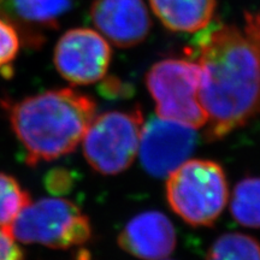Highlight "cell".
I'll return each instance as SVG.
<instances>
[{
    "label": "cell",
    "mask_w": 260,
    "mask_h": 260,
    "mask_svg": "<svg viewBox=\"0 0 260 260\" xmlns=\"http://www.w3.org/2000/svg\"><path fill=\"white\" fill-rule=\"evenodd\" d=\"M149 5L169 30L199 32L212 22L217 0H149Z\"/></svg>",
    "instance_id": "7c38bea8"
},
{
    "label": "cell",
    "mask_w": 260,
    "mask_h": 260,
    "mask_svg": "<svg viewBox=\"0 0 260 260\" xmlns=\"http://www.w3.org/2000/svg\"><path fill=\"white\" fill-rule=\"evenodd\" d=\"M71 178L68 175V171L65 170H54L50 172V175L47 176V189L52 191L53 194L61 193V191H67L71 186Z\"/></svg>",
    "instance_id": "ac0fdd59"
},
{
    "label": "cell",
    "mask_w": 260,
    "mask_h": 260,
    "mask_svg": "<svg viewBox=\"0 0 260 260\" xmlns=\"http://www.w3.org/2000/svg\"><path fill=\"white\" fill-rule=\"evenodd\" d=\"M23 39L16 25L0 17V70L9 67L17 58Z\"/></svg>",
    "instance_id": "2e32d148"
},
{
    "label": "cell",
    "mask_w": 260,
    "mask_h": 260,
    "mask_svg": "<svg viewBox=\"0 0 260 260\" xmlns=\"http://www.w3.org/2000/svg\"><path fill=\"white\" fill-rule=\"evenodd\" d=\"M53 61L64 80L76 86H86L104 79L111 61V47L96 30L73 28L57 41Z\"/></svg>",
    "instance_id": "52a82bcc"
},
{
    "label": "cell",
    "mask_w": 260,
    "mask_h": 260,
    "mask_svg": "<svg viewBox=\"0 0 260 260\" xmlns=\"http://www.w3.org/2000/svg\"><path fill=\"white\" fill-rule=\"evenodd\" d=\"M6 232L17 242L68 249L89 241L92 225L71 201L44 198L30 201Z\"/></svg>",
    "instance_id": "277c9868"
},
{
    "label": "cell",
    "mask_w": 260,
    "mask_h": 260,
    "mask_svg": "<svg viewBox=\"0 0 260 260\" xmlns=\"http://www.w3.org/2000/svg\"><path fill=\"white\" fill-rule=\"evenodd\" d=\"M199 32L205 136L216 141L260 116V12L241 25L210 24Z\"/></svg>",
    "instance_id": "6da1fadb"
},
{
    "label": "cell",
    "mask_w": 260,
    "mask_h": 260,
    "mask_svg": "<svg viewBox=\"0 0 260 260\" xmlns=\"http://www.w3.org/2000/svg\"><path fill=\"white\" fill-rule=\"evenodd\" d=\"M142 128L140 109L94 117L82 140L84 158L100 174H121L138 155Z\"/></svg>",
    "instance_id": "8992f818"
},
{
    "label": "cell",
    "mask_w": 260,
    "mask_h": 260,
    "mask_svg": "<svg viewBox=\"0 0 260 260\" xmlns=\"http://www.w3.org/2000/svg\"><path fill=\"white\" fill-rule=\"evenodd\" d=\"M90 17L96 31L121 48L141 44L151 30V17L144 0H94Z\"/></svg>",
    "instance_id": "9c48e42d"
},
{
    "label": "cell",
    "mask_w": 260,
    "mask_h": 260,
    "mask_svg": "<svg viewBox=\"0 0 260 260\" xmlns=\"http://www.w3.org/2000/svg\"><path fill=\"white\" fill-rule=\"evenodd\" d=\"M71 6L73 0H0V17L16 25L25 47L39 48Z\"/></svg>",
    "instance_id": "8fae6325"
},
{
    "label": "cell",
    "mask_w": 260,
    "mask_h": 260,
    "mask_svg": "<svg viewBox=\"0 0 260 260\" xmlns=\"http://www.w3.org/2000/svg\"><path fill=\"white\" fill-rule=\"evenodd\" d=\"M0 260H24L17 241L4 229H0Z\"/></svg>",
    "instance_id": "e0dca14e"
},
{
    "label": "cell",
    "mask_w": 260,
    "mask_h": 260,
    "mask_svg": "<svg viewBox=\"0 0 260 260\" xmlns=\"http://www.w3.org/2000/svg\"><path fill=\"white\" fill-rule=\"evenodd\" d=\"M206 260H260V243L246 234H223L211 246Z\"/></svg>",
    "instance_id": "5bb4252c"
},
{
    "label": "cell",
    "mask_w": 260,
    "mask_h": 260,
    "mask_svg": "<svg viewBox=\"0 0 260 260\" xmlns=\"http://www.w3.org/2000/svg\"><path fill=\"white\" fill-rule=\"evenodd\" d=\"M230 211L243 226L260 228V177L243 178L233 190Z\"/></svg>",
    "instance_id": "4fadbf2b"
},
{
    "label": "cell",
    "mask_w": 260,
    "mask_h": 260,
    "mask_svg": "<svg viewBox=\"0 0 260 260\" xmlns=\"http://www.w3.org/2000/svg\"><path fill=\"white\" fill-rule=\"evenodd\" d=\"M118 245L139 259L162 260L175 249L176 232L165 214L148 211L129 220L119 234Z\"/></svg>",
    "instance_id": "30bf717a"
},
{
    "label": "cell",
    "mask_w": 260,
    "mask_h": 260,
    "mask_svg": "<svg viewBox=\"0 0 260 260\" xmlns=\"http://www.w3.org/2000/svg\"><path fill=\"white\" fill-rule=\"evenodd\" d=\"M194 128L155 117L144 125L139 155L142 167L154 177H168L188 160L197 145Z\"/></svg>",
    "instance_id": "ba28073f"
},
{
    "label": "cell",
    "mask_w": 260,
    "mask_h": 260,
    "mask_svg": "<svg viewBox=\"0 0 260 260\" xmlns=\"http://www.w3.org/2000/svg\"><path fill=\"white\" fill-rule=\"evenodd\" d=\"M30 201L17 180L0 172V229H8Z\"/></svg>",
    "instance_id": "9a60e30c"
},
{
    "label": "cell",
    "mask_w": 260,
    "mask_h": 260,
    "mask_svg": "<svg viewBox=\"0 0 260 260\" xmlns=\"http://www.w3.org/2000/svg\"><path fill=\"white\" fill-rule=\"evenodd\" d=\"M203 71L197 61L169 58L155 63L146 75V86L157 115L198 129L207 115L200 102Z\"/></svg>",
    "instance_id": "5b68a950"
},
{
    "label": "cell",
    "mask_w": 260,
    "mask_h": 260,
    "mask_svg": "<svg viewBox=\"0 0 260 260\" xmlns=\"http://www.w3.org/2000/svg\"><path fill=\"white\" fill-rule=\"evenodd\" d=\"M228 197L225 174L216 161L191 159L168 176L169 205L190 225H212L225 209Z\"/></svg>",
    "instance_id": "3957f363"
},
{
    "label": "cell",
    "mask_w": 260,
    "mask_h": 260,
    "mask_svg": "<svg viewBox=\"0 0 260 260\" xmlns=\"http://www.w3.org/2000/svg\"><path fill=\"white\" fill-rule=\"evenodd\" d=\"M2 104L30 165L71 153L95 117V103L73 88L46 90Z\"/></svg>",
    "instance_id": "7a4b0ae2"
}]
</instances>
